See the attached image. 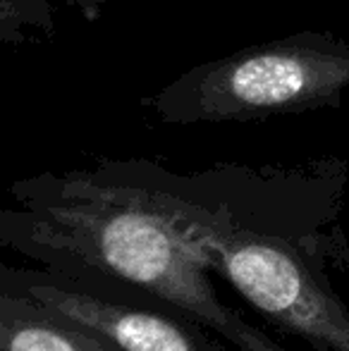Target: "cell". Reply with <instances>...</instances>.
Segmentation results:
<instances>
[{"label":"cell","mask_w":349,"mask_h":351,"mask_svg":"<svg viewBox=\"0 0 349 351\" xmlns=\"http://www.w3.org/2000/svg\"><path fill=\"white\" fill-rule=\"evenodd\" d=\"M0 215L8 246L88 294L201 325L239 351H287L218 299L180 201L151 162L41 175L12 186Z\"/></svg>","instance_id":"1"},{"label":"cell","mask_w":349,"mask_h":351,"mask_svg":"<svg viewBox=\"0 0 349 351\" xmlns=\"http://www.w3.org/2000/svg\"><path fill=\"white\" fill-rule=\"evenodd\" d=\"M349 86V43L304 32L184 72L146 98L160 122H249L337 106Z\"/></svg>","instance_id":"2"},{"label":"cell","mask_w":349,"mask_h":351,"mask_svg":"<svg viewBox=\"0 0 349 351\" xmlns=\"http://www.w3.org/2000/svg\"><path fill=\"white\" fill-rule=\"evenodd\" d=\"M3 282L24 291L58 320L106 335L127 351H228L208 330L146 306L88 294L53 273L3 270Z\"/></svg>","instance_id":"3"},{"label":"cell","mask_w":349,"mask_h":351,"mask_svg":"<svg viewBox=\"0 0 349 351\" xmlns=\"http://www.w3.org/2000/svg\"><path fill=\"white\" fill-rule=\"evenodd\" d=\"M0 351H127L106 335L58 320L24 291L3 282Z\"/></svg>","instance_id":"4"}]
</instances>
